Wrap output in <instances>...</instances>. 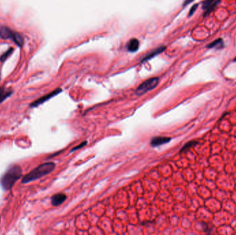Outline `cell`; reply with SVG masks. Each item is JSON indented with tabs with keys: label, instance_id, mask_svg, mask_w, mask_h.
<instances>
[{
	"label": "cell",
	"instance_id": "obj_3",
	"mask_svg": "<svg viewBox=\"0 0 236 235\" xmlns=\"http://www.w3.org/2000/svg\"><path fill=\"white\" fill-rule=\"evenodd\" d=\"M0 37L3 39H10L19 46H21L24 44L22 36L6 26H1L0 28Z\"/></svg>",
	"mask_w": 236,
	"mask_h": 235
},
{
	"label": "cell",
	"instance_id": "obj_10",
	"mask_svg": "<svg viewBox=\"0 0 236 235\" xmlns=\"http://www.w3.org/2000/svg\"><path fill=\"white\" fill-rule=\"evenodd\" d=\"M139 41L137 39H132L127 45V49L129 52H136L139 48Z\"/></svg>",
	"mask_w": 236,
	"mask_h": 235
},
{
	"label": "cell",
	"instance_id": "obj_14",
	"mask_svg": "<svg viewBox=\"0 0 236 235\" xmlns=\"http://www.w3.org/2000/svg\"><path fill=\"white\" fill-rule=\"evenodd\" d=\"M86 144H87V142H82L81 143V144H80V145H78V146H77L76 147H75V148H73V149L71 150V152H73V151H75V150H78V149H80V148H82V147H84V146H85Z\"/></svg>",
	"mask_w": 236,
	"mask_h": 235
},
{
	"label": "cell",
	"instance_id": "obj_11",
	"mask_svg": "<svg viewBox=\"0 0 236 235\" xmlns=\"http://www.w3.org/2000/svg\"><path fill=\"white\" fill-rule=\"evenodd\" d=\"M223 44V42H222V39H216L215 41H213V42L211 43L208 45V48H215V47H217V46H221Z\"/></svg>",
	"mask_w": 236,
	"mask_h": 235
},
{
	"label": "cell",
	"instance_id": "obj_6",
	"mask_svg": "<svg viewBox=\"0 0 236 235\" xmlns=\"http://www.w3.org/2000/svg\"><path fill=\"white\" fill-rule=\"evenodd\" d=\"M171 140V137H155L151 140V145L153 147H158L163 144H167Z\"/></svg>",
	"mask_w": 236,
	"mask_h": 235
},
{
	"label": "cell",
	"instance_id": "obj_13",
	"mask_svg": "<svg viewBox=\"0 0 236 235\" xmlns=\"http://www.w3.org/2000/svg\"><path fill=\"white\" fill-rule=\"evenodd\" d=\"M216 0H205L204 2L203 3V8L204 9V10H206L212 4V3H213Z\"/></svg>",
	"mask_w": 236,
	"mask_h": 235
},
{
	"label": "cell",
	"instance_id": "obj_8",
	"mask_svg": "<svg viewBox=\"0 0 236 235\" xmlns=\"http://www.w3.org/2000/svg\"><path fill=\"white\" fill-rule=\"evenodd\" d=\"M12 93L13 92L10 88H6L3 87V86L0 88V104H1L7 98H8L12 95Z\"/></svg>",
	"mask_w": 236,
	"mask_h": 235
},
{
	"label": "cell",
	"instance_id": "obj_4",
	"mask_svg": "<svg viewBox=\"0 0 236 235\" xmlns=\"http://www.w3.org/2000/svg\"><path fill=\"white\" fill-rule=\"evenodd\" d=\"M159 83V78L158 77H153L147 79V81H144L142 84L138 86L136 90V93L138 95H142L150 90L154 89L158 86Z\"/></svg>",
	"mask_w": 236,
	"mask_h": 235
},
{
	"label": "cell",
	"instance_id": "obj_5",
	"mask_svg": "<svg viewBox=\"0 0 236 235\" xmlns=\"http://www.w3.org/2000/svg\"><path fill=\"white\" fill-rule=\"evenodd\" d=\"M61 92H62V89H61V88H57V89L55 90L54 91L47 94V95L43 96V97H41V98L37 99V100L35 101V102L31 103V104H30V107H33V108L37 107V106L42 104L43 103L46 102V101L49 100L50 99H51L52 97H54V96L58 95V94L60 93Z\"/></svg>",
	"mask_w": 236,
	"mask_h": 235
},
{
	"label": "cell",
	"instance_id": "obj_15",
	"mask_svg": "<svg viewBox=\"0 0 236 235\" xmlns=\"http://www.w3.org/2000/svg\"><path fill=\"white\" fill-rule=\"evenodd\" d=\"M12 51V48H10V49H9L8 51L6 52V53L3 54V55H2V57H1V61H4L5 59H6L9 55H10V54L11 53Z\"/></svg>",
	"mask_w": 236,
	"mask_h": 235
},
{
	"label": "cell",
	"instance_id": "obj_12",
	"mask_svg": "<svg viewBox=\"0 0 236 235\" xmlns=\"http://www.w3.org/2000/svg\"><path fill=\"white\" fill-rule=\"evenodd\" d=\"M197 144V142H195V141H193V142H188L187 144H186L184 146V147L182 148V149L181 150L180 153H183V152H185V151L188 150L189 148H191V147H193V146L196 145Z\"/></svg>",
	"mask_w": 236,
	"mask_h": 235
},
{
	"label": "cell",
	"instance_id": "obj_16",
	"mask_svg": "<svg viewBox=\"0 0 236 235\" xmlns=\"http://www.w3.org/2000/svg\"><path fill=\"white\" fill-rule=\"evenodd\" d=\"M197 4H195L194 6H193V7H191L190 11H189V16H191L195 12V11L196 10V9H197Z\"/></svg>",
	"mask_w": 236,
	"mask_h": 235
},
{
	"label": "cell",
	"instance_id": "obj_9",
	"mask_svg": "<svg viewBox=\"0 0 236 235\" xmlns=\"http://www.w3.org/2000/svg\"><path fill=\"white\" fill-rule=\"evenodd\" d=\"M165 49V47L164 46H162V47H160V48H157V49L153 50V51H151V52H149V54L147 55H145V57H144V59H142V62H144L146 61H148L149 60V59L153 58L154 57H155L158 55H159L160 53H161L162 52H163L164 50Z\"/></svg>",
	"mask_w": 236,
	"mask_h": 235
},
{
	"label": "cell",
	"instance_id": "obj_7",
	"mask_svg": "<svg viewBox=\"0 0 236 235\" xmlns=\"http://www.w3.org/2000/svg\"><path fill=\"white\" fill-rule=\"evenodd\" d=\"M67 199V197L64 193H58L53 195L51 197V203L53 206H58L64 203Z\"/></svg>",
	"mask_w": 236,
	"mask_h": 235
},
{
	"label": "cell",
	"instance_id": "obj_1",
	"mask_svg": "<svg viewBox=\"0 0 236 235\" xmlns=\"http://www.w3.org/2000/svg\"><path fill=\"white\" fill-rule=\"evenodd\" d=\"M22 170L18 165H12L3 173L0 179V184L4 190H9L12 188L15 182L21 178Z\"/></svg>",
	"mask_w": 236,
	"mask_h": 235
},
{
	"label": "cell",
	"instance_id": "obj_2",
	"mask_svg": "<svg viewBox=\"0 0 236 235\" xmlns=\"http://www.w3.org/2000/svg\"><path fill=\"white\" fill-rule=\"evenodd\" d=\"M55 168V164L53 162H48L42 164L35 169L30 171L28 174L23 177L21 179L22 183H28L36 179H40L41 177L46 176L54 170Z\"/></svg>",
	"mask_w": 236,
	"mask_h": 235
},
{
	"label": "cell",
	"instance_id": "obj_17",
	"mask_svg": "<svg viewBox=\"0 0 236 235\" xmlns=\"http://www.w3.org/2000/svg\"><path fill=\"white\" fill-rule=\"evenodd\" d=\"M193 1H194V0H185V1H184V2L183 6H187V5L189 4V3H191Z\"/></svg>",
	"mask_w": 236,
	"mask_h": 235
}]
</instances>
